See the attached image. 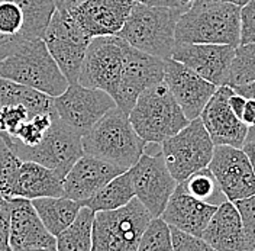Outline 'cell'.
Returning <instances> with one entry per match:
<instances>
[{
	"label": "cell",
	"mask_w": 255,
	"mask_h": 251,
	"mask_svg": "<svg viewBox=\"0 0 255 251\" xmlns=\"http://www.w3.org/2000/svg\"><path fill=\"white\" fill-rule=\"evenodd\" d=\"M175 44H241V7L231 3H196L180 16Z\"/></svg>",
	"instance_id": "1"
},
{
	"label": "cell",
	"mask_w": 255,
	"mask_h": 251,
	"mask_svg": "<svg viewBox=\"0 0 255 251\" xmlns=\"http://www.w3.org/2000/svg\"><path fill=\"white\" fill-rule=\"evenodd\" d=\"M83 151L129 170L142 157L146 142L135 132L129 115L111 109L87 134L83 135Z\"/></svg>",
	"instance_id": "2"
},
{
	"label": "cell",
	"mask_w": 255,
	"mask_h": 251,
	"mask_svg": "<svg viewBox=\"0 0 255 251\" xmlns=\"http://www.w3.org/2000/svg\"><path fill=\"white\" fill-rule=\"evenodd\" d=\"M183 12L135 1L127 22L116 36L130 47L161 60H168L175 47V26Z\"/></svg>",
	"instance_id": "3"
},
{
	"label": "cell",
	"mask_w": 255,
	"mask_h": 251,
	"mask_svg": "<svg viewBox=\"0 0 255 251\" xmlns=\"http://www.w3.org/2000/svg\"><path fill=\"white\" fill-rule=\"evenodd\" d=\"M0 79L28 86L51 97L61 96L68 87L42 39L25 41L13 54L0 60Z\"/></svg>",
	"instance_id": "4"
},
{
	"label": "cell",
	"mask_w": 255,
	"mask_h": 251,
	"mask_svg": "<svg viewBox=\"0 0 255 251\" xmlns=\"http://www.w3.org/2000/svg\"><path fill=\"white\" fill-rule=\"evenodd\" d=\"M129 121L146 144H162L190 122L164 81L141 93Z\"/></svg>",
	"instance_id": "5"
},
{
	"label": "cell",
	"mask_w": 255,
	"mask_h": 251,
	"mask_svg": "<svg viewBox=\"0 0 255 251\" xmlns=\"http://www.w3.org/2000/svg\"><path fill=\"white\" fill-rule=\"evenodd\" d=\"M55 9L54 0H0V60L25 41L42 39Z\"/></svg>",
	"instance_id": "6"
},
{
	"label": "cell",
	"mask_w": 255,
	"mask_h": 251,
	"mask_svg": "<svg viewBox=\"0 0 255 251\" xmlns=\"http://www.w3.org/2000/svg\"><path fill=\"white\" fill-rule=\"evenodd\" d=\"M152 215L136 198L116 211L96 212L93 251H136Z\"/></svg>",
	"instance_id": "7"
},
{
	"label": "cell",
	"mask_w": 255,
	"mask_h": 251,
	"mask_svg": "<svg viewBox=\"0 0 255 251\" xmlns=\"http://www.w3.org/2000/svg\"><path fill=\"white\" fill-rule=\"evenodd\" d=\"M81 140L83 135L65 125L55 115L44 140L38 145L25 147L22 144L10 141L9 147L22 161L38 163L54 170L64 179L77 163V160L84 156Z\"/></svg>",
	"instance_id": "8"
},
{
	"label": "cell",
	"mask_w": 255,
	"mask_h": 251,
	"mask_svg": "<svg viewBox=\"0 0 255 251\" xmlns=\"http://www.w3.org/2000/svg\"><path fill=\"white\" fill-rule=\"evenodd\" d=\"M92 39L70 12L55 9L42 35V41L68 84L79 83L81 64Z\"/></svg>",
	"instance_id": "9"
},
{
	"label": "cell",
	"mask_w": 255,
	"mask_h": 251,
	"mask_svg": "<svg viewBox=\"0 0 255 251\" xmlns=\"http://www.w3.org/2000/svg\"><path fill=\"white\" fill-rule=\"evenodd\" d=\"M213 151L215 144L200 118L190 121L178 134L161 144L165 166L177 183L209 167Z\"/></svg>",
	"instance_id": "10"
},
{
	"label": "cell",
	"mask_w": 255,
	"mask_h": 251,
	"mask_svg": "<svg viewBox=\"0 0 255 251\" xmlns=\"http://www.w3.org/2000/svg\"><path fill=\"white\" fill-rule=\"evenodd\" d=\"M127 41L119 36H97L89 44L80 70L79 84L116 96L125 61Z\"/></svg>",
	"instance_id": "11"
},
{
	"label": "cell",
	"mask_w": 255,
	"mask_h": 251,
	"mask_svg": "<svg viewBox=\"0 0 255 251\" xmlns=\"http://www.w3.org/2000/svg\"><path fill=\"white\" fill-rule=\"evenodd\" d=\"M135 198L149 211L152 218H159L177 188L161 153V144L154 153L145 148L142 157L129 170Z\"/></svg>",
	"instance_id": "12"
},
{
	"label": "cell",
	"mask_w": 255,
	"mask_h": 251,
	"mask_svg": "<svg viewBox=\"0 0 255 251\" xmlns=\"http://www.w3.org/2000/svg\"><path fill=\"white\" fill-rule=\"evenodd\" d=\"M113 108L116 103L106 92L84 87L79 83L68 84L61 96L54 97V110L58 119L80 135L87 134Z\"/></svg>",
	"instance_id": "13"
},
{
	"label": "cell",
	"mask_w": 255,
	"mask_h": 251,
	"mask_svg": "<svg viewBox=\"0 0 255 251\" xmlns=\"http://www.w3.org/2000/svg\"><path fill=\"white\" fill-rule=\"evenodd\" d=\"M165 60L152 57L127 44L119 89L113 97L116 108L129 115L146 89L164 81Z\"/></svg>",
	"instance_id": "14"
},
{
	"label": "cell",
	"mask_w": 255,
	"mask_h": 251,
	"mask_svg": "<svg viewBox=\"0 0 255 251\" xmlns=\"http://www.w3.org/2000/svg\"><path fill=\"white\" fill-rule=\"evenodd\" d=\"M209 170L216 177L226 201L234 204L255 195V172L242 148L215 147Z\"/></svg>",
	"instance_id": "15"
},
{
	"label": "cell",
	"mask_w": 255,
	"mask_h": 251,
	"mask_svg": "<svg viewBox=\"0 0 255 251\" xmlns=\"http://www.w3.org/2000/svg\"><path fill=\"white\" fill-rule=\"evenodd\" d=\"M164 84L168 87L189 121L200 118L207 102L218 89L215 84L173 58L165 60Z\"/></svg>",
	"instance_id": "16"
},
{
	"label": "cell",
	"mask_w": 255,
	"mask_h": 251,
	"mask_svg": "<svg viewBox=\"0 0 255 251\" xmlns=\"http://www.w3.org/2000/svg\"><path fill=\"white\" fill-rule=\"evenodd\" d=\"M234 57L235 47L219 44H175L171 55L216 87L228 84Z\"/></svg>",
	"instance_id": "17"
},
{
	"label": "cell",
	"mask_w": 255,
	"mask_h": 251,
	"mask_svg": "<svg viewBox=\"0 0 255 251\" xmlns=\"http://www.w3.org/2000/svg\"><path fill=\"white\" fill-rule=\"evenodd\" d=\"M232 93L234 89L229 86L218 87L200 115L215 147L229 145L242 148L247 141L248 126L229 108V97Z\"/></svg>",
	"instance_id": "18"
},
{
	"label": "cell",
	"mask_w": 255,
	"mask_h": 251,
	"mask_svg": "<svg viewBox=\"0 0 255 251\" xmlns=\"http://www.w3.org/2000/svg\"><path fill=\"white\" fill-rule=\"evenodd\" d=\"M125 172L127 169L106 160L84 154L64 177L63 196L83 204Z\"/></svg>",
	"instance_id": "19"
},
{
	"label": "cell",
	"mask_w": 255,
	"mask_h": 251,
	"mask_svg": "<svg viewBox=\"0 0 255 251\" xmlns=\"http://www.w3.org/2000/svg\"><path fill=\"white\" fill-rule=\"evenodd\" d=\"M133 3L132 0H86L70 13L92 38L116 36L122 31Z\"/></svg>",
	"instance_id": "20"
},
{
	"label": "cell",
	"mask_w": 255,
	"mask_h": 251,
	"mask_svg": "<svg viewBox=\"0 0 255 251\" xmlns=\"http://www.w3.org/2000/svg\"><path fill=\"white\" fill-rule=\"evenodd\" d=\"M9 243L13 251L35 247L57 249V238L44 227L31 201L23 198H12Z\"/></svg>",
	"instance_id": "21"
},
{
	"label": "cell",
	"mask_w": 255,
	"mask_h": 251,
	"mask_svg": "<svg viewBox=\"0 0 255 251\" xmlns=\"http://www.w3.org/2000/svg\"><path fill=\"white\" fill-rule=\"evenodd\" d=\"M216 209L218 208L213 205L205 204L193 198L177 185L174 193L171 195L159 218L171 228H177L183 233L202 238Z\"/></svg>",
	"instance_id": "22"
},
{
	"label": "cell",
	"mask_w": 255,
	"mask_h": 251,
	"mask_svg": "<svg viewBox=\"0 0 255 251\" xmlns=\"http://www.w3.org/2000/svg\"><path fill=\"white\" fill-rule=\"evenodd\" d=\"M202 238L216 251H245L242 221L235 204L226 201L218 206Z\"/></svg>",
	"instance_id": "23"
},
{
	"label": "cell",
	"mask_w": 255,
	"mask_h": 251,
	"mask_svg": "<svg viewBox=\"0 0 255 251\" xmlns=\"http://www.w3.org/2000/svg\"><path fill=\"white\" fill-rule=\"evenodd\" d=\"M63 177L51 169L38 163L22 161L13 198L28 201L39 198H60L63 196Z\"/></svg>",
	"instance_id": "24"
},
{
	"label": "cell",
	"mask_w": 255,
	"mask_h": 251,
	"mask_svg": "<svg viewBox=\"0 0 255 251\" xmlns=\"http://www.w3.org/2000/svg\"><path fill=\"white\" fill-rule=\"evenodd\" d=\"M39 220L54 237L67 230L79 215L81 204L68 198H39L31 201Z\"/></svg>",
	"instance_id": "25"
},
{
	"label": "cell",
	"mask_w": 255,
	"mask_h": 251,
	"mask_svg": "<svg viewBox=\"0 0 255 251\" xmlns=\"http://www.w3.org/2000/svg\"><path fill=\"white\" fill-rule=\"evenodd\" d=\"M20 105L33 115L55 113L54 97L10 80L0 79V106Z\"/></svg>",
	"instance_id": "26"
},
{
	"label": "cell",
	"mask_w": 255,
	"mask_h": 251,
	"mask_svg": "<svg viewBox=\"0 0 255 251\" xmlns=\"http://www.w3.org/2000/svg\"><path fill=\"white\" fill-rule=\"evenodd\" d=\"M132 199H135V190H133L130 174L129 172H125L111 180L90 199L83 202L81 206L92 209L96 214V212L116 211L119 208L127 206Z\"/></svg>",
	"instance_id": "27"
},
{
	"label": "cell",
	"mask_w": 255,
	"mask_h": 251,
	"mask_svg": "<svg viewBox=\"0 0 255 251\" xmlns=\"http://www.w3.org/2000/svg\"><path fill=\"white\" fill-rule=\"evenodd\" d=\"M93 222L95 212L86 206H81L76 221L55 237L57 251L93 250Z\"/></svg>",
	"instance_id": "28"
},
{
	"label": "cell",
	"mask_w": 255,
	"mask_h": 251,
	"mask_svg": "<svg viewBox=\"0 0 255 251\" xmlns=\"http://www.w3.org/2000/svg\"><path fill=\"white\" fill-rule=\"evenodd\" d=\"M178 186L193 198L205 204L213 205L216 208L221 206L223 202H226L222 189L219 186L216 177L213 176V173L209 170V167L193 173L186 180L178 183Z\"/></svg>",
	"instance_id": "29"
},
{
	"label": "cell",
	"mask_w": 255,
	"mask_h": 251,
	"mask_svg": "<svg viewBox=\"0 0 255 251\" xmlns=\"http://www.w3.org/2000/svg\"><path fill=\"white\" fill-rule=\"evenodd\" d=\"M255 81V44H245L235 48V57L231 64L228 84L229 87L244 86Z\"/></svg>",
	"instance_id": "30"
},
{
	"label": "cell",
	"mask_w": 255,
	"mask_h": 251,
	"mask_svg": "<svg viewBox=\"0 0 255 251\" xmlns=\"http://www.w3.org/2000/svg\"><path fill=\"white\" fill-rule=\"evenodd\" d=\"M22 160L0 138V195L12 199Z\"/></svg>",
	"instance_id": "31"
},
{
	"label": "cell",
	"mask_w": 255,
	"mask_h": 251,
	"mask_svg": "<svg viewBox=\"0 0 255 251\" xmlns=\"http://www.w3.org/2000/svg\"><path fill=\"white\" fill-rule=\"evenodd\" d=\"M136 251H173L171 228L161 218H152Z\"/></svg>",
	"instance_id": "32"
},
{
	"label": "cell",
	"mask_w": 255,
	"mask_h": 251,
	"mask_svg": "<svg viewBox=\"0 0 255 251\" xmlns=\"http://www.w3.org/2000/svg\"><path fill=\"white\" fill-rule=\"evenodd\" d=\"M55 113H39L31 116L22 128L17 131L12 141L22 144L25 147H35L44 140L47 131L54 121Z\"/></svg>",
	"instance_id": "33"
},
{
	"label": "cell",
	"mask_w": 255,
	"mask_h": 251,
	"mask_svg": "<svg viewBox=\"0 0 255 251\" xmlns=\"http://www.w3.org/2000/svg\"><path fill=\"white\" fill-rule=\"evenodd\" d=\"M31 118V113L20 105L0 106V132L7 145L13 140L17 131Z\"/></svg>",
	"instance_id": "34"
},
{
	"label": "cell",
	"mask_w": 255,
	"mask_h": 251,
	"mask_svg": "<svg viewBox=\"0 0 255 251\" xmlns=\"http://www.w3.org/2000/svg\"><path fill=\"white\" fill-rule=\"evenodd\" d=\"M238 209L245 237V251H255V195L234 202Z\"/></svg>",
	"instance_id": "35"
},
{
	"label": "cell",
	"mask_w": 255,
	"mask_h": 251,
	"mask_svg": "<svg viewBox=\"0 0 255 251\" xmlns=\"http://www.w3.org/2000/svg\"><path fill=\"white\" fill-rule=\"evenodd\" d=\"M171 240H173V251H216L203 238L190 236L177 228H171Z\"/></svg>",
	"instance_id": "36"
},
{
	"label": "cell",
	"mask_w": 255,
	"mask_h": 251,
	"mask_svg": "<svg viewBox=\"0 0 255 251\" xmlns=\"http://www.w3.org/2000/svg\"><path fill=\"white\" fill-rule=\"evenodd\" d=\"M255 44V0L241 7V44Z\"/></svg>",
	"instance_id": "37"
},
{
	"label": "cell",
	"mask_w": 255,
	"mask_h": 251,
	"mask_svg": "<svg viewBox=\"0 0 255 251\" xmlns=\"http://www.w3.org/2000/svg\"><path fill=\"white\" fill-rule=\"evenodd\" d=\"M141 3L149 4V6H161V7H171L180 12H187L191 6L196 3V0H143Z\"/></svg>",
	"instance_id": "38"
},
{
	"label": "cell",
	"mask_w": 255,
	"mask_h": 251,
	"mask_svg": "<svg viewBox=\"0 0 255 251\" xmlns=\"http://www.w3.org/2000/svg\"><path fill=\"white\" fill-rule=\"evenodd\" d=\"M12 217V199L0 195V228L9 233Z\"/></svg>",
	"instance_id": "39"
},
{
	"label": "cell",
	"mask_w": 255,
	"mask_h": 251,
	"mask_svg": "<svg viewBox=\"0 0 255 251\" xmlns=\"http://www.w3.org/2000/svg\"><path fill=\"white\" fill-rule=\"evenodd\" d=\"M241 121L250 128H255V100L253 99H247L245 108L242 112Z\"/></svg>",
	"instance_id": "40"
},
{
	"label": "cell",
	"mask_w": 255,
	"mask_h": 251,
	"mask_svg": "<svg viewBox=\"0 0 255 251\" xmlns=\"http://www.w3.org/2000/svg\"><path fill=\"white\" fill-rule=\"evenodd\" d=\"M245 103H247V97H244L242 94L237 93L234 90V93L231 94L229 97V108L232 109V112L238 116L241 119L242 116V112H244V108H245Z\"/></svg>",
	"instance_id": "41"
},
{
	"label": "cell",
	"mask_w": 255,
	"mask_h": 251,
	"mask_svg": "<svg viewBox=\"0 0 255 251\" xmlns=\"http://www.w3.org/2000/svg\"><path fill=\"white\" fill-rule=\"evenodd\" d=\"M86 0H54V4L58 10H65V12H73L76 7H79L81 3Z\"/></svg>",
	"instance_id": "42"
},
{
	"label": "cell",
	"mask_w": 255,
	"mask_h": 251,
	"mask_svg": "<svg viewBox=\"0 0 255 251\" xmlns=\"http://www.w3.org/2000/svg\"><path fill=\"white\" fill-rule=\"evenodd\" d=\"M237 93L242 94L244 97L247 99H253L255 100V81L254 83H248V84H244V86H237V87H232Z\"/></svg>",
	"instance_id": "43"
},
{
	"label": "cell",
	"mask_w": 255,
	"mask_h": 251,
	"mask_svg": "<svg viewBox=\"0 0 255 251\" xmlns=\"http://www.w3.org/2000/svg\"><path fill=\"white\" fill-rule=\"evenodd\" d=\"M242 150H244V153L247 154V157L250 158V163H251V166H253V169H254L255 172V141L247 142V144L242 147Z\"/></svg>",
	"instance_id": "44"
},
{
	"label": "cell",
	"mask_w": 255,
	"mask_h": 251,
	"mask_svg": "<svg viewBox=\"0 0 255 251\" xmlns=\"http://www.w3.org/2000/svg\"><path fill=\"white\" fill-rule=\"evenodd\" d=\"M0 251H13L9 243V233L0 228Z\"/></svg>",
	"instance_id": "45"
},
{
	"label": "cell",
	"mask_w": 255,
	"mask_h": 251,
	"mask_svg": "<svg viewBox=\"0 0 255 251\" xmlns=\"http://www.w3.org/2000/svg\"><path fill=\"white\" fill-rule=\"evenodd\" d=\"M210 1H218V3H231V4H235V6H245L250 0H196V3H210ZM194 3V4H196Z\"/></svg>",
	"instance_id": "46"
},
{
	"label": "cell",
	"mask_w": 255,
	"mask_h": 251,
	"mask_svg": "<svg viewBox=\"0 0 255 251\" xmlns=\"http://www.w3.org/2000/svg\"><path fill=\"white\" fill-rule=\"evenodd\" d=\"M255 141V128H250L248 129V134H247V142H254Z\"/></svg>",
	"instance_id": "47"
},
{
	"label": "cell",
	"mask_w": 255,
	"mask_h": 251,
	"mask_svg": "<svg viewBox=\"0 0 255 251\" xmlns=\"http://www.w3.org/2000/svg\"><path fill=\"white\" fill-rule=\"evenodd\" d=\"M16 251H57V249H42V247H35V249H20Z\"/></svg>",
	"instance_id": "48"
},
{
	"label": "cell",
	"mask_w": 255,
	"mask_h": 251,
	"mask_svg": "<svg viewBox=\"0 0 255 251\" xmlns=\"http://www.w3.org/2000/svg\"><path fill=\"white\" fill-rule=\"evenodd\" d=\"M132 1H143V0H132Z\"/></svg>",
	"instance_id": "49"
},
{
	"label": "cell",
	"mask_w": 255,
	"mask_h": 251,
	"mask_svg": "<svg viewBox=\"0 0 255 251\" xmlns=\"http://www.w3.org/2000/svg\"><path fill=\"white\" fill-rule=\"evenodd\" d=\"M0 138H3V135H1V132H0Z\"/></svg>",
	"instance_id": "50"
},
{
	"label": "cell",
	"mask_w": 255,
	"mask_h": 251,
	"mask_svg": "<svg viewBox=\"0 0 255 251\" xmlns=\"http://www.w3.org/2000/svg\"><path fill=\"white\" fill-rule=\"evenodd\" d=\"M92 251H93V250H92Z\"/></svg>",
	"instance_id": "51"
}]
</instances>
